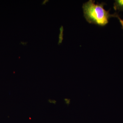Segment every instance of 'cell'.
<instances>
[{"mask_svg":"<svg viewBox=\"0 0 123 123\" xmlns=\"http://www.w3.org/2000/svg\"><path fill=\"white\" fill-rule=\"evenodd\" d=\"M118 18L119 19V21L120 22V24H121V26H122V28H123V20H122L119 17Z\"/></svg>","mask_w":123,"mask_h":123,"instance_id":"3957f363","label":"cell"},{"mask_svg":"<svg viewBox=\"0 0 123 123\" xmlns=\"http://www.w3.org/2000/svg\"><path fill=\"white\" fill-rule=\"evenodd\" d=\"M105 4L95 3V1L90 0L86 2L82 6L84 16L87 21L90 23L104 26L107 24L109 19L111 17L118 18L117 14H111L109 11L104 8Z\"/></svg>","mask_w":123,"mask_h":123,"instance_id":"6da1fadb","label":"cell"},{"mask_svg":"<svg viewBox=\"0 0 123 123\" xmlns=\"http://www.w3.org/2000/svg\"><path fill=\"white\" fill-rule=\"evenodd\" d=\"M114 8L115 10L123 11V0H116L115 1Z\"/></svg>","mask_w":123,"mask_h":123,"instance_id":"7a4b0ae2","label":"cell"},{"mask_svg":"<svg viewBox=\"0 0 123 123\" xmlns=\"http://www.w3.org/2000/svg\"></svg>","mask_w":123,"mask_h":123,"instance_id":"8992f818","label":"cell"},{"mask_svg":"<svg viewBox=\"0 0 123 123\" xmlns=\"http://www.w3.org/2000/svg\"><path fill=\"white\" fill-rule=\"evenodd\" d=\"M49 1V0H44L43 1V2H42V5H45L46 4V3H47Z\"/></svg>","mask_w":123,"mask_h":123,"instance_id":"277c9868","label":"cell"},{"mask_svg":"<svg viewBox=\"0 0 123 123\" xmlns=\"http://www.w3.org/2000/svg\"><path fill=\"white\" fill-rule=\"evenodd\" d=\"M21 43L23 45V46H25L26 45L27 43V42H21Z\"/></svg>","mask_w":123,"mask_h":123,"instance_id":"5b68a950","label":"cell"}]
</instances>
